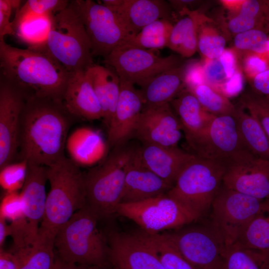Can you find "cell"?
Instances as JSON below:
<instances>
[{
  "instance_id": "6da1fadb",
  "label": "cell",
  "mask_w": 269,
  "mask_h": 269,
  "mask_svg": "<svg viewBox=\"0 0 269 269\" xmlns=\"http://www.w3.org/2000/svg\"><path fill=\"white\" fill-rule=\"evenodd\" d=\"M76 118L62 100L27 95L20 116L19 160L48 167L65 156Z\"/></svg>"
},
{
  "instance_id": "7a4b0ae2",
  "label": "cell",
  "mask_w": 269,
  "mask_h": 269,
  "mask_svg": "<svg viewBox=\"0 0 269 269\" xmlns=\"http://www.w3.org/2000/svg\"><path fill=\"white\" fill-rule=\"evenodd\" d=\"M0 76L28 95L63 101L70 73L46 50L21 49L0 40Z\"/></svg>"
},
{
  "instance_id": "3957f363",
  "label": "cell",
  "mask_w": 269,
  "mask_h": 269,
  "mask_svg": "<svg viewBox=\"0 0 269 269\" xmlns=\"http://www.w3.org/2000/svg\"><path fill=\"white\" fill-rule=\"evenodd\" d=\"M50 190L39 227L55 236L60 227L86 205L84 173L80 166L64 156L47 167Z\"/></svg>"
},
{
  "instance_id": "277c9868",
  "label": "cell",
  "mask_w": 269,
  "mask_h": 269,
  "mask_svg": "<svg viewBox=\"0 0 269 269\" xmlns=\"http://www.w3.org/2000/svg\"><path fill=\"white\" fill-rule=\"evenodd\" d=\"M98 220L86 205L75 213L55 235L56 256L68 263L108 267L109 246Z\"/></svg>"
},
{
  "instance_id": "5b68a950",
  "label": "cell",
  "mask_w": 269,
  "mask_h": 269,
  "mask_svg": "<svg viewBox=\"0 0 269 269\" xmlns=\"http://www.w3.org/2000/svg\"><path fill=\"white\" fill-rule=\"evenodd\" d=\"M135 150L124 145L115 147L102 162L84 173L86 206L98 219L116 214Z\"/></svg>"
},
{
  "instance_id": "8992f818",
  "label": "cell",
  "mask_w": 269,
  "mask_h": 269,
  "mask_svg": "<svg viewBox=\"0 0 269 269\" xmlns=\"http://www.w3.org/2000/svg\"><path fill=\"white\" fill-rule=\"evenodd\" d=\"M46 50L70 73L86 71L94 64L84 23L71 0L54 15Z\"/></svg>"
},
{
  "instance_id": "52a82bcc",
  "label": "cell",
  "mask_w": 269,
  "mask_h": 269,
  "mask_svg": "<svg viewBox=\"0 0 269 269\" xmlns=\"http://www.w3.org/2000/svg\"><path fill=\"white\" fill-rule=\"evenodd\" d=\"M226 167L195 155L166 194L201 216L211 206L221 187Z\"/></svg>"
},
{
  "instance_id": "ba28073f",
  "label": "cell",
  "mask_w": 269,
  "mask_h": 269,
  "mask_svg": "<svg viewBox=\"0 0 269 269\" xmlns=\"http://www.w3.org/2000/svg\"><path fill=\"white\" fill-rule=\"evenodd\" d=\"M116 214L133 221L149 234L178 229L200 217L166 194L138 202L121 203Z\"/></svg>"
},
{
  "instance_id": "9c48e42d",
  "label": "cell",
  "mask_w": 269,
  "mask_h": 269,
  "mask_svg": "<svg viewBox=\"0 0 269 269\" xmlns=\"http://www.w3.org/2000/svg\"><path fill=\"white\" fill-rule=\"evenodd\" d=\"M84 23L93 56L107 57L134 36L118 14L91 0H71Z\"/></svg>"
},
{
  "instance_id": "30bf717a",
  "label": "cell",
  "mask_w": 269,
  "mask_h": 269,
  "mask_svg": "<svg viewBox=\"0 0 269 269\" xmlns=\"http://www.w3.org/2000/svg\"><path fill=\"white\" fill-rule=\"evenodd\" d=\"M263 201L222 185L211 207L214 229L225 247L238 243Z\"/></svg>"
},
{
  "instance_id": "8fae6325",
  "label": "cell",
  "mask_w": 269,
  "mask_h": 269,
  "mask_svg": "<svg viewBox=\"0 0 269 269\" xmlns=\"http://www.w3.org/2000/svg\"><path fill=\"white\" fill-rule=\"evenodd\" d=\"M192 149L195 155L226 166L254 156L246 146L236 119L232 115L215 116Z\"/></svg>"
},
{
  "instance_id": "7c38bea8",
  "label": "cell",
  "mask_w": 269,
  "mask_h": 269,
  "mask_svg": "<svg viewBox=\"0 0 269 269\" xmlns=\"http://www.w3.org/2000/svg\"><path fill=\"white\" fill-rule=\"evenodd\" d=\"M104 63L113 68L120 80L142 85L155 76L180 66L176 55L161 57L152 50L118 47L104 58Z\"/></svg>"
},
{
  "instance_id": "4fadbf2b",
  "label": "cell",
  "mask_w": 269,
  "mask_h": 269,
  "mask_svg": "<svg viewBox=\"0 0 269 269\" xmlns=\"http://www.w3.org/2000/svg\"><path fill=\"white\" fill-rule=\"evenodd\" d=\"M27 96L0 76V169L12 163L18 155L20 116Z\"/></svg>"
},
{
  "instance_id": "5bb4252c",
  "label": "cell",
  "mask_w": 269,
  "mask_h": 269,
  "mask_svg": "<svg viewBox=\"0 0 269 269\" xmlns=\"http://www.w3.org/2000/svg\"><path fill=\"white\" fill-rule=\"evenodd\" d=\"M183 257L197 269H218L225 246L215 229L195 227L168 234Z\"/></svg>"
},
{
  "instance_id": "9a60e30c",
  "label": "cell",
  "mask_w": 269,
  "mask_h": 269,
  "mask_svg": "<svg viewBox=\"0 0 269 269\" xmlns=\"http://www.w3.org/2000/svg\"><path fill=\"white\" fill-rule=\"evenodd\" d=\"M182 128L169 103L144 106L134 135L142 144L177 147Z\"/></svg>"
},
{
  "instance_id": "2e32d148",
  "label": "cell",
  "mask_w": 269,
  "mask_h": 269,
  "mask_svg": "<svg viewBox=\"0 0 269 269\" xmlns=\"http://www.w3.org/2000/svg\"><path fill=\"white\" fill-rule=\"evenodd\" d=\"M110 269H164L153 250L136 234H110Z\"/></svg>"
},
{
  "instance_id": "e0dca14e",
  "label": "cell",
  "mask_w": 269,
  "mask_h": 269,
  "mask_svg": "<svg viewBox=\"0 0 269 269\" xmlns=\"http://www.w3.org/2000/svg\"><path fill=\"white\" fill-rule=\"evenodd\" d=\"M134 85L120 80V92L115 112L108 126V144L113 147L124 145L134 135L144 107L140 90Z\"/></svg>"
},
{
  "instance_id": "ac0fdd59",
  "label": "cell",
  "mask_w": 269,
  "mask_h": 269,
  "mask_svg": "<svg viewBox=\"0 0 269 269\" xmlns=\"http://www.w3.org/2000/svg\"><path fill=\"white\" fill-rule=\"evenodd\" d=\"M222 185L260 200L269 199V161L252 156L230 164Z\"/></svg>"
},
{
  "instance_id": "d6986e66",
  "label": "cell",
  "mask_w": 269,
  "mask_h": 269,
  "mask_svg": "<svg viewBox=\"0 0 269 269\" xmlns=\"http://www.w3.org/2000/svg\"><path fill=\"white\" fill-rule=\"evenodd\" d=\"M27 163L26 178L20 194L23 204L28 239L35 240L44 214L47 195L45 184L47 180V167Z\"/></svg>"
},
{
  "instance_id": "ffe728a7",
  "label": "cell",
  "mask_w": 269,
  "mask_h": 269,
  "mask_svg": "<svg viewBox=\"0 0 269 269\" xmlns=\"http://www.w3.org/2000/svg\"><path fill=\"white\" fill-rule=\"evenodd\" d=\"M140 162L172 186L183 168L195 155L177 147L142 144L136 149Z\"/></svg>"
},
{
  "instance_id": "44dd1931",
  "label": "cell",
  "mask_w": 269,
  "mask_h": 269,
  "mask_svg": "<svg viewBox=\"0 0 269 269\" xmlns=\"http://www.w3.org/2000/svg\"><path fill=\"white\" fill-rule=\"evenodd\" d=\"M68 110L76 118L103 119V111L86 71L70 73L63 97Z\"/></svg>"
},
{
  "instance_id": "7402d4cb",
  "label": "cell",
  "mask_w": 269,
  "mask_h": 269,
  "mask_svg": "<svg viewBox=\"0 0 269 269\" xmlns=\"http://www.w3.org/2000/svg\"><path fill=\"white\" fill-rule=\"evenodd\" d=\"M171 187L142 164L135 149L126 172L121 203L138 202L163 195Z\"/></svg>"
},
{
  "instance_id": "603a6c76",
  "label": "cell",
  "mask_w": 269,
  "mask_h": 269,
  "mask_svg": "<svg viewBox=\"0 0 269 269\" xmlns=\"http://www.w3.org/2000/svg\"><path fill=\"white\" fill-rule=\"evenodd\" d=\"M192 148L203 136L215 116L206 111L188 89H183L170 103Z\"/></svg>"
},
{
  "instance_id": "cb8c5ba5",
  "label": "cell",
  "mask_w": 269,
  "mask_h": 269,
  "mask_svg": "<svg viewBox=\"0 0 269 269\" xmlns=\"http://www.w3.org/2000/svg\"><path fill=\"white\" fill-rule=\"evenodd\" d=\"M108 7L118 14L133 36L157 20L168 19L171 13L170 5L163 0H122L119 5Z\"/></svg>"
},
{
  "instance_id": "d4e9b609",
  "label": "cell",
  "mask_w": 269,
  "mask_h": 269,
  "mask_svg": "<svg viewBox=\"0 0 269 269\" xmlns=\"http://www.w3.org/2000/svg\"><path fill=\"white\" fill-rule=\"evenodd\" d=\"M108 143L101 134L88 127H80L68 136L65 148L69 158L79 166H90L105 157Z\"/></svg>"
},
{
  "instance_id": "484cf974",
  "label": "cell",
  "mask_w": 269,
  "mask_h": 269,
  "mask_svg": "<svg viewBox=\"0 0 269 269\" xmlns=\"http://www.w3.org/2000/svg\"><path fill=\"white\" fill-rule=\"evenodd\" d=\"M101 105L107 127L115 112L120 92V79L109 66L93 64L86 71Z\"/></svg>"
},
{
  "instance_id": "4316f807",
  "label": "cell",
  "mask_w": 269,
  "mask_h": 269,
  "mask_svg": "<svg viewBox=\"0 0 269 269\" xmlns=\"http://www.w3.org/2000/svg\"><path fill=\"white\" fill-rule=\"evenodd\" d=\"M182 65L166 70L150 79L140 87L144 106L170 103L185 88Z\"/></svg>"
},
{
  "instance_id": "83f0119b",
  "label": "cell",
  "mask_w": 269,
  "mask_h": 269,
  "mask_svg": "<svg viewBox=\"0 0 269 269\" xmlns=\"http://www.w3.org/2000/svg\"><path fill=\"white\" fill-rule=\"evenodd\" d=\"M55 237L52 233L39 227L33 243L16 251L21 258L19 269H54L56 260Z\"/></svg>"
},
{
  "instance_id": "f1b7e54d",
  "label": "cell",
  "mask_w": 269,
  "mask_h": 269,
  "mask_svg": "<svg viewBox=\"0 0 269 269\" xmlns=\"http://www.w3.org/2000/svg\"><path fill=\"white\" fill-rule=\"evenodd\" d=\"M54 14L28 15L13 20L14 36L34 50H46V43Z\"/></svg>"
},
{
  "instance_id": "f546056e",
  "label": "cell",
  "mask_w": 269,
  "mask_h": 269,
  "mask_svg": "<svg viewBox=\"0 0 269 269\" xmlns=\"http://www.w3.org/2000/svg\"><path fill=\"white\" fill-rule=\"evenodd\" d=\"M243 140L256 157L269 161V137L258 121L241 106L234 116Z\"/></svg>"
},
{
  "instance_id": "4dcf8cb0",
  "label": "cell",
  "mask_w": 269,
  "mask_h": 269,
  "mask_svg": "<svg viewBox=\"0 0 269 269\" xmlns=\"http://www.w3.org/2000/svg\"><path fill=\"white\" fill-rule=\"evenodd\" d=\"M218 269H269V252L242 247H225Z\"/></svg>"
},
{
  "instance_id": "1f68e13d",
  "label": "cell",
  "mask_w": 269,
  "mask_h": 269,
  "mask_svg": "<svg viewBox=\"0 0 269 269\" xmlns=\"http://www.w3.org/2000/svg\"><path fill=\"white\" fill-rule=\"evenodd\" d=\"M156 254L164 269H197L180 254L167 233H138Z\"/></svg>"
},
{
  "instance_id": "d6a6232c",
  "label": "cell",
  "mask_w": 269,
  "mask_h": 269,
  "mask_svg": "<svg viewBox=\"0 0 269 269\" xmlns=\"http://www.w3.org/2000/svg\"><path fill=\"white\" fill-rule=\"evenodd\" d=\"M242 247L269 252V199L249 223L237 243Z\"/></svg>"
},
{
  "instance_id": "836d02e7",
  "label": "cell",
  "mask_w": 269,
  "mask_h": 269,
  "mask_svg": "<svg viewBox=\"0 0 269 269\" xmlns=\"http://www.w3.org/2000/svg\"><path fill=\"white\" fill-rule=\"evenodd\" d=\"M173 25L168 19L157 20L143 27L126 43L119 47L148 50L167 47Z\"/></svg>"
},
{
  "instance_id": "e575fe53",
  "label": "cell",
  "mask_w": 269,
  "mask_h": 269,
  "mask_svg": "<svg viewBox=\"0 0 269 269\" xmlns=\"http://www.w3.org/2000/svg\"><path fill=\"white\" fill-rule=\"evenodd\" d=\"M264 9V1H243L238 14L228 22V29L237 34L254 28L262 29L260 26L266 21Z\"/></svg>"
},
{
  "instance_id": "d590c367",
  "label": "cell",
  "mask_w": 269,
  "mask_h": 269,
  "mask_svg": "<svg viewBox=\"0 0 269 269\" xmlns=\"http://www.w3.org/2000/svg\"><path fill=\"white\" fill-rule=\"evenodd\" d=\"M197 98L202 108L214 116H235L237 107L228 97L206 84L188 89Z\"/></svg>"
},
{
  "instance_id": "8d00e7d4",
  "label": "cell",
  "mask_w": 269,
  "mask_h": 269,
  "mask_svg": "<svg viewBox=\"0 0 269 269\" xmlns=\"http://www.w3.org/2000/svg\"><path fill=\"white\" fill-rule=\"evenodd\" d=\"M197 47L207 59L219 58L225 50V37L208 25L203 24L197 13Z\"/></svg>"
},
{
  "instance_id": "74e56055",
  "label": "cell",
  "mask_w": 269,
  "mask_h": 269,
  "mask_svg": "<svg viewBox=\"0 0 269 269\" xmlns=\"http://www.w3.org/2000/svg\"><path fill=\"white\" fill-rule=\"evenodd\" d=\"M240 103L258 121L269 137V102L251 91L242 96Z\"/></svg>"
},
{
  "instance_id": "f35d334b",
  "label": "cell",
  "mask_w": 269,
  "mask_h": 269,
  "mask_svg": "<svg viewBox=\"0 0 269 269\" xmlns=\"http://www.w3.org/2000/svg\"><path fill=\"white\" fill-rule=\"evenodd\" d=\"M69 2L67 0H28L16 10L13 20L28 15L55 14L65 8Z\"/></svg>"
},
{
  "instance_id": "ab89813d",
  "label": "cell",
  "mask_w": 269,
  "mask_h": 269,
  "mask_svg": "<svg viewBox=\"0 0 269 269\" xmlns=\"http://www.w3.org/2000/svg\"><path fill=\"white\" fill-rule=\"evenodd\" d=\"M27 163L19 160L10 163L0 172V184L6 192H16L22 188L27 173Z\"/></svg>"
},
{
  "instance_id": "60d3db41",
  "label": "cell",
  "mask_w": 269,
  "mask_h": 269,
  "mask_svg": "<svg viewBox=\"0 0 269 269\" xmlns=\"http://www.w3.org/2000/svg\"><path fill=\"white\" fill-rule=\"evenodd\" d=\"M269 37L263 29L254 28L236 34L234 46L239 49L265 54L267 50Z\"/></svg>"
},
{
  "instance_id": "b9f144b4",
  "label": "cell",
  "mask_w": 269,
  "mask_h": 269,
  "mask_svg": "<svg viewBox=\"0 0 269 269\" xmlns=\"http://www.w3.org/2000/svg\"><path fill=\"white\" fill-rule=\"evenodd\" d=\"M182 10L184 13L188 14V16L181 19L173 25L167 45L169 48L177 52L187 39L196 22V12L190 11L186 8Z\"/></svg>"
},
{
  "instance_id": "7bdbcfd3",
  "label": "cell",
  "mask_w": 269,
  "mask_h": 269,
  "mask_svg": "<svg viewBox=\"0 0 269 269\" xmlns=\"http://www.w3.org/2000/svg\"><path fill=\"white\" fill-rule=\"evenodd\" d=\"M0 217L11 222L25 218L24 204L20 193L6 192L0 205Z\"/></svg>"
},
{
  "instance_id": "ee69618b",
  "label": "cell",
  "mask_w": 269,
  "mask_h": 269,
  "mask_svg": "<svg viewBox=\"0 0 269 269\" xmlns=\"http://www.w3.org/2000/svg\"><path fill=\"white\" fill-rule=\"evenodd\" d=\"M205 84L215 90L221 89L228 78L219 58L206 59L203 64Z\"/></svg>"
},
{
  "instance_id": "f6af8a7d",
  "label": "cell",
  "mask_w": 269,
  "mask_h": 269,
  "mask_svg": "<svg viewBox=\"0 0 269 269\" xmlns=\"http://www.w3.org/2000/svg\"><path fill=\"white\" fill-rule=\"evenodd\" d=\"M21 0H0V40L5 35L14 36L12 22L10 17L13 10L19 8Z\"/></svg>"
},
{
  "instance_id": "bcb514c9",
  "label": "cell",
  "mask_w": 269,
  "mask_h": 269,
  "mask_svg": "<svg viewBox=\"0 0 269 269\" xmlns=\"http://www.w3.org/2000/svg\"><path fill=\"white\" fill-rule=\"evenodd\" d=\"M183 79L185 88L188 89L205 84L203 65L196 61L189 62L183 67Z\"/></svg>"
},
{
  "instance_id": "7dc6e473",
  "label": "cell",
  "mask_w": 269,
  "mask_h": 269,
  "mask_svg": "<svg viewBox=\"0 0 269 269\" xmlns=\"http://www.w3.org/2000/svg\"><path fill=\"white\" fill-rule=\"evenodd\" d=\"M243 65L246 73L252 79L269 69V60L265 54L251 52L245 57Z\"/></svg>"
},
{
  "instance_id": "c3c4849f",
  "label": "cell",
  "mask_w": 269,
  "mask_h": 269,
  "mask_svg": "<svg viewBox=\"0 0 269 269\" xmlns=\"http://www.w3.org/2000/svg\"><path fill=\"white\" fill-rule=\"evenodd\" d=\"M251 84L252 91L269 102V69L252 78Z\"/></svg>"
},
{
  "instance_id": "681fc988",
  "label": "cell",
  "mask_w": 269,
  "mask_h": 269,
  "mask_svg": "<svg viewBox=\"0 0 269 269\" xmlns=\"http://www.w3.org/2000/svg\"><path fill=\"white\" fill-rule=\"evenodd\" d=\"M244 84V78L240 71L237 69L235 74L222 85L221 90L222 95L225 96H234L242 90Z\"/></svg>"
},
{
  "instance_id": "f907efd6",
  "label": "cell",
  "mask_w": 269,
  "mask_h": 269,
  "mask_svg": "<svg viewBox=\"0 0 269 269\" xmlns=\"http://www.w3.org/2000/svg\"><path fill=\"white\" fill-rule=\"evenodd\" d=\"M21 256L19 252L0 249V269H19Z\"/></svg>"
},
{
  "instance_id": "816d5d0a",
  "label": "cell",
  "mask_w": 269,
  "mask_h": 269,
  "mask_svg": "<svg viewBox=\"0 0 269 269\" xmlns=\"http://www.w3.org/2000/svg\"><path fill=\"white\" fill-rule=\"evenodd\" d=\"M228 79L235 74L237 70L236 59L235 54L230 49H225L219 58Z\"/></svg>"
},
{
  "instance_id": "f5cc1de1",
  "label": "cell",
  "mask_w": 269,
  "mask_h": 269,
  "mask_svg": "<svg viewBox=\"0 0 269 269\" xmlns=\"http://www.w3.org/2000/svg\"><path fill=\"white\" fill-rule=\"evenodd\" d=\"M54 269H109L108 267L79 265L68 263L59 259L56 255Z\"/></svg>"
},
{
  "instance_id": "db71d44e",
  "label": "cell",
  "mask_w": 269,
  "mask_h": 269,
  "mask_svg": "<svg viewBox=\"0 0 269 269\" xmlns=\"http://www.w3.org/2000/svg\"><path fill=\"white\" fill-rule=\"evenodd\" d=\"M6 220L0 217V248H2L6 237L10 234L9 225L6 224Z\"/></svg>"
},
{
  "instance_id": "11a10c76",
  "label": "cell",
  "mask_w": 269,
  "mask_h": 269,
  "mask_svg": "<svg viewBox=\"0 0 269 269\" xmlns=\"http://www.w3.org/2000/svg\"><path fill=\"white\" fill-rule=\"evenodd\" d=\"M264 2V15L266 21L269 24V1Z\"/></svg>"
},
{
  "instance_id": "9f6ffc18",
  "label": "cell",
  "mask_w": 269,
  "mask_h": 269,
  "mask_svg": "<svg viewBox=\"0 0 269 269\" xmlns=\"http://www.w3.org/2000/svg\"><path fill=\"white\" fill-rule=\"evenodd\" d=\"M268 59L269 60V37L268 42V47L266 53L265 54Z\"/></svg>"
}]
</instances>
